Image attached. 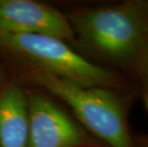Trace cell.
Masks as SVG:
<instances>
[{"label":"cell","instance_id":"cell-8","mask_svg":"<svg viewBox=\"0 0 148 147\" xmlns=\"http://www.w3.org/2000/svg\"><path fill=\"white\" fill-rule=\"evenodd\" d=\"M146 147H148V144H147V146H146Z\"/></svg>","mask_w":148,"mask_h":147},{"label":"cell","instance_id":"cell-4","mask_svg":"<svg viewBox=\"0 0 148 147\" xmlns=\"http://www.w3.org/2000/svg\"><path fill=\"white\" fill-rule=\"evenodd\" d=\"M29 102L27 147H107L60 102L43 91L26 86Z\"/></svg>","mask_w":148,"mask_h":147},{"label":"cell","instance_id":"cell-6","mask_svg":"<svg viewBox=\"0 0 148 147\" xmlns=\"http://www.w3.org/2000/svg\"><path fill=\"white\" fill-rule=\"evenodd\" d=\"M28 134L26 86L0 65V147H27Z\"/></svg>","mask_w":148,"mask_h":147},{"label":"cell","instance_id":"cell-3","mask_svg":"<svg viewBox=\"0 0 148 147\" xmlns=\"http://www.w3.org/2000/svg\"><path fill=\"white\" fill-rule=\"evenodd\" d=\"M0 62L34 65L84 87H129L124 76L89 60L66 41L44 34L0 29Z\"/></svg>","mask_w":148,"mask_h":147},{"label":"cell","instance_id":"cell-5","mask_svg":"<svg viewBox=\"0 0 148 147\" xmlns=\"http://www.w3.org/2000/svg\"><path fill=\"white\" fill-rule=\"evenodd\" d=\"M0 29L56 37L71 46L75 40L63 12L34 0H0Z\"/></svg>","mask_w":148,"mask_h":147},{"label":"cell","instance_id":"cell-7","mask_svg":"<svg viewBox=\"0 0 148 147\" xmlns=\"http://www.w3.org/2000/svg\"><path fill=\"white\" fill-rule=\"evenodd\" d=\"M136 77L138 79H140L141 90H143V96L144 101H145V105L148 109V49L140 65Z\"/></svg>","mask_w":148,"mask_h":147},{"label":"cell","instance_id":"cell-1","mask_svg":"<svg viewBox=\"0 0 148 147\" xmlns=\"http://www.w3.org/2000/svg\"><path fill=\"white\" fill-rule=\"evenodd\" d=\"M63 12L74 33L73 45L85 57L122 76L137 77L148 49V0L81 6Z\"/></svg>","mask_w":148,"mask_h":147},{"label":"cell","instance_id":"cell-2","mask_svg":"<svg viewBox=\"0 0 148 147\" xmlns=\"http://www.w3.org/2000/svg\"><path fill=\"white\" fill-rule=\"evenodd\" d=\"M25 86L34 87L69 108L75 118L107 147H137L128 123L130 95L125 90L84 87L34 65L0 62Z\"/></svg>","mask_w":148,"mask_h":147}]
</instances>
